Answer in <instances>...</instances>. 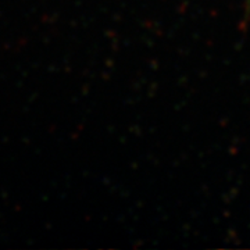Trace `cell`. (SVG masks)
Masks as SVG:
<instances>
[]
</instances>
